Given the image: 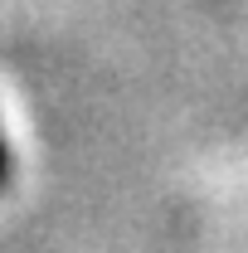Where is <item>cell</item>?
Instances as JSON below:
<instances>
[{
	"label": "cell",
	"instance_id": "obj_1",
	"mask_svg": "<svg viewBox=\"0 0 248 253\" xmlns=\"http://www.w3.org/2000/svg\"><path fill=\"white\" fill-rule=\"evenodd\" d=\"M10 170H15V161H10V141H5V131H0V190L10 185Z\"/></svg>",
	"mask_w": 248,
	"mask_h": 253
}]
</instances>
